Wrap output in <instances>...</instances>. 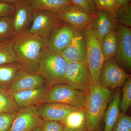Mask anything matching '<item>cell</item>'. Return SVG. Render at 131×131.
Returning a JSON list of instances; mask_svg holds the SVG:
<instances>
[{"instance_id":"obj_35","label":"cell","mask_w":131,"mask_h":131,"mask_svg":"<svg viewBox=\"0 0 131 131\" xmlns=\"http://www.w3.org/2000/svg\"><path fill=\"white\" fill-rule=\"evenodd\" d=\"M63 131H88V130L86 127V126H85L81 128L77 129H71L64 127Z\"/></svg>"},{"instance_id":"obj_4","label":"cell","mask_w":131,"mask_h":131,"mask_svg":"<svg viewBox=\"0 0 131 131\" xmlns=\"http://www.w3.org/2000/svg\"><path fill=\"white\" fill-rule=\"evenodd\" d=\"M86 41V63L91 74L93 85L100 84L102 72L106 61L101 46V41L91 24L83 29Z\"/></svg>"},{"instance_id":"obj_29","label":"cell","mask_w":131,"mask_h":131,"mask_svg":"<svg viewBox=\"0 0 131 131\" xmlns=\"http://www.w3.org/2000/svg\"><path fill=\"white\" fill-rule=\"evenodd\" d=\"M122 99L121 100V113H125L131 105V78H129L124 84Z\"/></svg>"},{"instance_id":"obj_18","label":"cell","mask_w":131,"mask_h":131,"mask_svg":"<svg viewBox=\"0 0 131 131\" xmlns=\"http://www.w3.org/2000/svg\"><path fill=\"white\" fill-rule=\"evenodd\" d=\"M91 25L101 41L108 34L116 30L117 21L107 12L98 10Z\"/></svg>"},{"instance_id":"obj_20","label":"cell","mask_w":131,"mask_h":131,"mask_svg":"<svg viewBox=\"0 0 131 131\" xmlns=\"http://www.w3.org/2000/svg\"><path fill=\"white\" fill-rule=\"evenodd\" d=\"M34 9L57 13L73 4L70 0H29Z\"/></svg>"},{"instance_id":"obj_28","label":"cell","mask_w":131,"mask_h":131,"mask_svg":"<svg viewBox=\"0 0 131 131\" xmlns=\"http://www.w3.org/2000/svg\"><path fill=\"white\" fill-rule=\"evenodd\" d=\"M116 21L119 25L130 27L131 26V5L129 3L120 6L117 11Z\"/></svg>"},{"instance_id":"obj_31","label":"cell","mask_w":131,"mask_h":131,"mask_svg":"<svg viewBox=\"0 0 131 131\" xmlns=\"http://www.w3.org/2000/svg\"><path fill=\"white\" fill-rule=\"evenodd\" d=\"M112 131H131V117L121 113Z\"/></svg>"},{"instance_id":"obj_30","label":"cell","mask_w":131,"mask_h":131,"mask_svg":"<svg viewBox=\"0 0 131 131\" xmlns=\"http://www.w3.org/2000/svg\"><path fill=\"white\" fill-rule=\"evenodd\" d=\"M18 111L0 113V131H9Z\"/></svg>"},{"instance_id":"obj_32","label":"cell","mask_w":131,"mask_h":131,"mask_svg":"<svg viewBox=\"0 0 131 131\" xmlns=\"http://www.w3.org/2000/svg\"><path fill=\"white\" fill-rule=\"evenodd\" d=\"M74 5L86 10L92 14H96L97 10L93 0H70Z\"/></svg>"},{"instance_id":"obj_6","label":"cell","mask_w":131,"mask_h":131,"mask_svg":"<svg viewBox=\"0 0 131 131\" xmlns=\"http://www.w3.org/2000/svg\"><path fill=\"white\" fill-rule=\"evenodd\" d=\"M62 21L57 14L47 10L34 11L29 32L48 41L54 31L60 26Z\"/></svg>"},{"instance_id":"obj_12","label":"cell","mask_w":131,"mask_h":131,"mask_svg":"<svg viewBox=\"0 0 131 131\" xmlns=\"http://www.w3.org/2000/svg\"><path fill=\"white\" fill-rule=\"evenodd\" d=\"M86 41L84 30L75 28L71 42L60 54L67 62H86Z\"/></svg>"},{"instance_id":"obj_2","label":"cell","mask_w":131,"mask_h":131,"mask_svg":"<svg viewBox=\"0 0 131 131\" xmlns=\"http://www.w3.org/2000/svg\"><path fill=\"white\" fill-rule=\"evenodd\" d=\"M112 95V90L100 84L93 85L89 90L85 107L88 131H96L101 127V121Z\"/></svg>"},{"instance_id":"obj_7","label":"cell","mask_w":131,"mask_h":131,"mask_svg":"<svg viewBox=\"0 0 131 131\" xmlns=\"http://www.w3.org/2000/svg\"><path fill=\"white\" fill-rule=\"evenodd\" d=\"M64 83L75 89L89 91L93 82L86 63L68 62Z\"/></svg>"},{"instance_id":"obj_25","label":"cell","mask_w":131,"mask_h":131,"mask_svg":"<svg viewBox=\"0 0 131 131\" xmlns=\"http://www.w3.org/2000/svg\"><path fill=\"white\" fill-rule=\"evenodd\" d=\"M18 107L13 95L0 88V113L17 111Z\"/></svg>"},{"instance_id":"obj_9","label":"cell","mask_w":131,"mask_h":131,"mask_svg":"<svg viewBox=\"0 0 131 131\" xmlns=\"http://www.w3.org/2000/svg\"><path fill=\"white\" fill-rule=\"evenodd\" d=\"M117 48L114 58L124 70H131V30L128 27L117 25Z\"/></svg>"},{"instance_id":"obj_34","label":"cell","mask_w":131,"mask_h":131,"mask_svg":"<svg viewBox=\"0 0 131 131\" xmlns=\"http://www.w3.org/2000/svg\"><path fill=\"white\" fill-rule=\"evenodd\" d=\"M14 9V4L0 2V17L12 16Z\"/></svg>"},{"instance_id":"obj_23","label":"cell","mask_w":131,"mask_h":131,"mask_svg":"<svg viewBox=\"0 0 131 131\" xmlns=\"http://www.w3.org/2000/svg\"><path fill=\"white\" fill-rule=\"evenodd\" d=\"M86 121L85 110L77 108L71 112L61 123L67 128L77 129L85 126Z\"/></svg>"},{"instance_id":"obj_11","label":"cell","mask_w":131,"mask_h":131,"mask_svg":"<svg viewBox=\"0 0 131 131\" xmlns=\"http://www.w3.org/2000/svg\"><path fill=\"white\" fill-rule=\"evenodd\" d=\"M56 14L61 21L80 29L90 25L95 16L73 4Z\"/></svg>"},{"instance_id":"obj_19","label":"cell","mask_w":131,"mask_h":131,"mask_svg":"<svg viewBox=\"0 0 131 131\" xmlns=\"http://www.w3.org/2000/svg\"><path fill=\"white\" fill-rule=\"evenodd\" d=\"M121 92L117 89L108 104L104 115V131H112L121 114L120 102Z\"/></svg>"},{"instance_id":"obj_1","label":"cell","mask_w":131,"mask_h":131,"mask_svg":"<svg viewBox=\"0 0 131 131\" xmlns=\"http://www.w3.org/2000/svg\"><path fill=\"white\" fill-rule=\"evenodd\" d=\"M16 62L29 72L37 73L47 42L38 36L31 34L28 30L15 32L12 38Z\"/></svg>"},{"instance_id":"obj_14","label":"cell","mask_w":131,"mask_h":131,"mask_svg":"<svg viewBox=\"0 0 131 131\" xmlns=\"http://www.w3.org/2000/svg\"><path fill=\"white\" fill-rule=\"evenodd\" d=\"M12 16L15 32L28 30L32 22L34 9L29 0H20L15 3Z\"/></svg>"},{"instance_id":"obj_36","label":"cell","mask_w":131,"mask_h":131,"mask_svg":"<svg viewBox=\"0 0 131 131\" xmlns=\"http://www.w3.org/2000/svg\"><path fill=\"white\" fill-rule=\"evenodd\" d=\"M118 5L119 6L126 4L129 3V0H117Z\"/></svg>"},{"instance_id":"obj_21","label":"cell","mask_w":131,"mask_h":131,"mask_svg":"<svg viewBox=\"0 0 131 131\" xmlns=\"http://www.w3.org/2000/svg\"><path fill=\"white\" fill-rule=\"evenodd\" d=\"M21 66L17 62L0 64V88L7 90Z\"/></svg>"},{"instance_id":"obj_27","label":"cell","mask_w":131,"mask_h":131,"mask_svg":"<svg viewBox=\"0 0 131 131\" xmlns=\"http://www.w3.org/2000/svg\"><path fill=\"white\" fill-rule=\"evenodd\" d=\"M97 10H103L116 18L117 11L119 6L117 0H93Z\"/></svg>"},{"instance_id":"obj_15","label":"cell","mask_w":131,"mask_h":131,"mask_svg":"<svg viewBox=\"0 0 131 131\" xmlns=\"http://www.w3.org/2000/svg\"><path fill=\"white\" fill-rule=\"evenodd\" d=\"M75 29L74 27L69 24L60 25L47 41L46 47L47 50L60 54L71 42Z\"/></svg>"},{"instance_id":"obj_37","label":"cell","mask_w":131,"mask_h":131,"mask_svg":"<svg viewBox=\"0 0 131 131\" xmlns=\"http://www.w3.org/2000/svg\"><path fill=\"white\" fill-rule=\"evenodd\" d=\"M20 0H0V2L9 3V4H14Z\"/></svg>"},{"instance_id":"obj_26","label":"cell","mask_w":131,"mask_h":131,"mask_svg":"<svg viewBox=\"0 0 131 131\" xmlns=\"http://www.w3.org/2000/svg\"><path fill=\"white\" fill-rule=\"evenodd\" d=\"M15 33L12 16L0 17V40L11 39Z\"/></svg>"},{"instance_id":"obj_8","label":"cell","mask_w":131,"mask_h":131,"mask_svg":"<svg viewBox=\"0 0 131 131\" xmlns=\"http://www.w3.org/2000/svg\"><path fill=\"white\" fill-rule=\"evenodd\" d=\"M131 77L114 58L106 60L101 75L100 84L112 90L123 86Z\"/></svg>"},{"instance_id":"obj_16","label":"cell","mask_w":131,"mask_h":131,"mask_svg":"<svg viewBox=\"0 0 131 131\" xmlns=\"http://www.w3.org/2000/svg\"><path fill=\"white\" fill-rule=\"evenodd\" d=\"M37 106L38 112L42 119L61 122H62L71 112L78 108L56 102H45Z\"/></svg>"},{"instance_id":"obj_24","label":"cell","mask_w":131,"mask_h":131,"mask_svg":"<svg viewBox=\"0 0 131 131\" xmlns=\"http://www.w3.org/2000/svg\"><path fill=\"white\" fill-rule=\"evenodd\" d=\"M16 62L12 39L0 40V64Z\"/></svg>"},{"instance_id":"obj_38","label":"cell","mask_w":131,"mask_h":131,"mask_svg":"<svg viewBox=\"0 0 131 131\" xmlns=\"http://www.w3.org/2000/svg\"><path fill=\"white\" fill-rule=\"evenodd\" d=\"M31 131H42V127L41 126L38 127Z\"/></svg>"},{"instance_id":"obj_3","label":"cell","mask_w":131,"mask_h":131,"mask_svg":"<svg viewBox=\"0 0 131 131\" xmlns=\"http://www.w3.org/2000/svg\"><path fill=\"white\" fill-rule=\"evenodd\" d=\"M67 63L61 54L48 51L46 49L40 58L37 73L43 78L49 88L63 84Z\"/></svg>"},{"instance_id":"obj_13","label":"cell","mask_w":131,"mask_h":131,"mask_svg":"<svg viewBox=\"0 0 131 131\" xmlns=\"http://www.w3.org/2000/svg\"><path fill=\"white\" fill-rule=\"evenodd\" d=\"M45 81L38 73L28 72L22 68L16 73L10 86L6 90L13 95L21 90L45 86Z\"/></svg>"},{"instance_id":"obj_17","label":"cell","mask_w":131,"mask_h":131,"mask_svg":"<svg viewBox=\"0 0 131 131\" xmlns=\"http://www.w3.org/2000/svg\"><path fill=\"white\" fill-rule=\"evenodd\" d=\"M49 87L25 90L13 94V97L19 107L24 108L44 103Z\"/></svg>"},{"instance_id":"obj_33","label":"cell","mask_w":131,"mask_h":131,"mask_svg":"<svg viewBox=\"0 0 131 131\" xmlns=\"http://www.w3.org/2000/svg\"><path fill=\"white\" fill-rule=\"evenodd\" d=\"M42 131H63L64 125L61 122L43 120Z\"/></svg>"},{"instance_id":"obj_5","label":"cell","mask_w":131,"mask_h":131,"mask_svg":"<svg viewBox=\"0 0 131 131\" xmlns=\"http://www.w3.org/2000/svg\"><path fill=\"white\" fill-rule=\"evenodd\" d=\"M88 92L75 89L64 83L56 84L49 88L44 103H63L85 110Z\"/></svg>"},{"instance_id":"obj_39","label":"cell","mask_w":131,"mask_h":131,"mask_svg":"<svg viewBox=\"0 0 131 131\" xmlns=\"http://www.w3.org/2000/svg\"><path fill=\"white\" fill-rule=\"evenodd\" d=\"M101 131V127L99 128V129H98V130H96V131Z\"/></svg>"},{"instance_id":"obj_22","label":"cell","mask_w":131,"mask_h":131,"mask_svg":"<svg viewBox=\"0 0 131 131\" xmlns=\"http://www.w3.org/2000/svg\"><path fill=\"white\" fill-rule=\"evenodd\" d=\"M117 44L116 30L108 34L101 40V48L106 60L114 58L117 51Z\"/></svg>"},{"instance_id":"obj_10","label":"cell","mask_w":131,"mask_h":131,"mask_svg":"<svg viewBox=\"0 0 131 131\" xmlns=\"http://www.w3.org/2000/svg\"><path fill=\"white\" fill-rule=\"evenodd\" d=\"M43 121L39 114L37 106L21 108L18 110L9 131H31L41 126Z\"/></svg>"}]
</instances>
